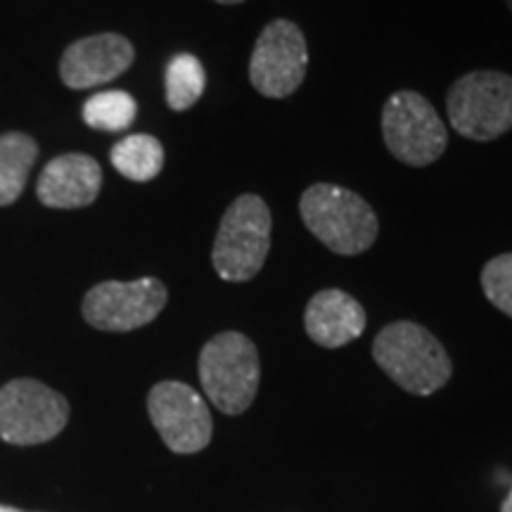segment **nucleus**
Here are the masks:
<instances>
[{
    "mask_svg": "<svg viewBox=\"0 0 512 512\" xmlns=\"http://www.w3.org/2000/svg\"><path fill=\"white\" fill-rule=\"evenodd\" d=\"M304 226L339 256L368 252L380 233L375 209L361 195L335 183H313L299 200Z\"/></svg>",
    "mask_w": 512,
    "mask_h": 512,
    "instance_id": "nucleus-1",
    "label": "nucleus"
},
{
    "mask_svg": "<svg viewBox=\"0 0 512 512\" xmlns=\"http://www.w3.org/2000/svg\"><path fill=\"white\" fill-rule=\"evenodd\" d=\"M373 358L403 392L415 396L439 392L453 373L439 339L413 320H396L380 330L373 342Z\"/></svg>",
    "mask_w": 512,
    "mask_h": 512,
    "instance_id": "nucleus-2",
    "label": "nucleus"
},
{
    "mask_svg": "<svg viewBox=\"0 0 512 512\" xmlns=\"http://www.w3.org/2000/svg\"><path fill=\"white\" fill-rule=\"evenodd\" d=\"M273 219L259 195H240L223 214L211 264L226 283H247L259 275L271 252Z\"/></svg>",
    "mask_w": 512,
    "mask_h": 512,
    "instance_id": "nucleus-3",
    "label": "nucleus"
},
{
    "mask_svg": "<svg viewBox=\"0 0 512 512\" xmlns=\"http://www.w3.org/2000/svg\"><path fill=\"white\" fill-rule=\"evenodd\" d=\"M261 363L254 342L242 332H221L204 344L200 382L207 399L226 415H240L259 392Z\"/></svg>",
    "mask_w": 512,
    "mask_h": 512,
    "instance_id": "nucleus-4",
    "label": "nucleus"
},
{
    "mask_svg": "<svg viewBox=\"0 0 512 512\" xmlns=\"http://www.w3.org/2000/svg\"><path fill=\"white\" fill-rule=\"evenodd\" d=\"M451 126L460 136L489 143L512 128V76L479 69L453 83L446 98Z\"/></svg>",
    "mask_w": 512,
    "mask_h": 512,
    "instance_id": "nucleus-5",
    "label": "nucleus"
},
{
    "mask_svg": "<svg viewBox=\"0 0 512 512\" xmlns=\"http://www.w3.org/2000/svg\"><path fill=\"white\" fill-rule=\"evenodd\" d=\"M384 145L401 164L430 166L446 152L448 131L432 102L415 91H396L382 107Z\"/></svg>",
    "mask_w": 512,
    "mask_h": 512,
    "instance_id": "nucleus-6",
    "label": "nucleus"
},
{
    "mask_svg": "<svg viewBox=\"0 0 512 512\" xmlns=\"http://www.w3.org/2000/svg\"><path fill=\"white\" fill-rule=\"evenodd\" d=\"M69 420V403L36 380H12L0 389V439L34 446L55 439Z\"/></svg>",
    "mask_w": 512,
    "mask_h": 512,
    "instance_id": "nucleus-7",
    "label": "nucleus"
},
{
    "mask_svg": "<svg viewBox=\"0 0 512 512\" xmlns=\"http://www.w3.org/2000/svg\"><path fill=\"white\" fill-rule=\"evenodd\" d=\"M309 69L304 31L290 19L266 24L249 57V81L264 98L283 100L297 93Z\"/></svg>",
    "mask_w": 512,
    "mask_h": 512,
    "instance_id": "nucleus-8",
    "label": "nucleus"
},
{
    "mask_svg": "<svg viewBox=\"0 0 512 512\" xmlns=\"http://www.w3.org/2000/svg\"><path fill=\"white\" fill-rule=\"evenodd\" d=\"M169 299L166 285L157 278H138L131 283L107 280L83 297L81 311L88 325L102 332H131L152 323Z\"/></svg>",
    "mask_w": 512,
    "mask_h": 512,
    "instance_id": "nucleus-9",
    "label": "nucleus"
},
{
    "mask_svg": "<svg viewBox=\"0 0 512 512\" xmlns=\"http://www.w3.org/2000/svg\"><path fill=\"white\" fill-rule=\"evenodd\" d=\"M147 411L159 437L174 453H197L209 446L214 422L204 396L188 384L166 380L152 387Z\"/></svg>",
    "mask_w": 512,
    "mask_h": 512,
    "instance_id": "nucleus-10",
    "label": "nucleus"
},
{
    "mask_svg": "<svg viewBox=\"0 0 512 512\" xmlns=\"http://www.w3.org/2000/svg\"><path fill=\"white\" fill-rule=\"evenodd\" d=\"M136 60L133 43L121 34H95L76 41L64 50L60 76L72 91L105 86L131 67Z\"/></svg>",
    "mask_w": 512,
    "mask_h": 512,
    "instance_id": "nucleus-11",
    "label": "nucleus"
},
{
    "mask_svg": "<svg viewBox=\"0 0 512 512\" xmlns=\"http://www.w3.org/2000/svg\"><path fill=\"white\" fill-rule=\"evenodd\" d=\"M102 169L98 159L69 152L46 164L38 178L36 195L50 209H81L98 200Z\"/></svg>",
    "mask_w": 512,
    "mask_h": 512,
    "instance_id": "nucleus-12",
    "label": "nucleus"
},
{
    "mask_svg": "<svg viewBox=\"0 0 512 512\" xmlns=\"http://www.w3.org/2000/svg\"><path fill=\"white\" fill-rule=\"evenodd\" d=\"M366 309L342 290L313 294L304 313V328L313 342L325 349L347 347L366 332Z\"/></svg>",
    "mask_w": 512,
    "mask_h": 512,
    "instance_id": "nucleus-13",
    "label": "nucleus"
},
{
    "mask_svg": "<svg viewBox=\"0 0 512 512\" xmlns=\"http://www.w3.org/2000/svg\"><path fill=\"white\" fill-rule=\"evenodd\" d=\"M36 157L38 145L27 133L0 136V207H10L19 200Z\"/></svg>",
    "mask_w": 512,
    "mask_h": 512,
    "instance_id": "nucleus-14",
    "label": "nucleus"
},
{
    "mask_svg": "<svg viewBox=\"0 0 512 512\" xmlns=\"http://www.w3.org/2000/svg\"><path fill=\"white\" fill-rule=\"evenodd\" d=\"M112 166L133 183H150L164 166V147L155 136L136 133L112 147Z\"/></svg>",
    "mask_w": 512,
    "mask_h": 512,
    "instance_id": "nucleus-15",
    "label": "nucleus"
},
{
    "mask_svg": "<svg viewBox=\"0 0 512 512\" xmlns=\"http://www.w3.org/2000/svg\"><path fill=\"white\" fill-rule=\"evenodd\" d=\"M166 102L174 112H185L195 107L207 88V72L195 55L181 53L166 67Z\"/></svg>",
    "mask_w": 512,
    "mask_h": 512,
    "instance_id": "nucleus-16",
    "label": "nucleus"
},
{
    "mask_svg": "<svg viewBox=\"0 0 512 512\" xmlns=\"http://www.w3.org/2000/svg\"><path fill=\"white\" fill-rule=\"evenodd\" d=\"M138 117V102L126 91L95 93L83 105V121L98 131H124Z\"/></svg>",
    "mask_w": 512,
    "mask_h": 512,
    "instance_id": "nucleus-17",
    "label": "nucleus"
},
{
    "mask_svg": "<svg viewBox=\"0 0 512 512\" xmlns=\"http://www.w3.org/2000/svg\"><path fill=\"white\" fill-rule=\"evenodd\" d=\"M482 290L491 304L512 318V254H498L482 268Z\"/></svg>",
    "mask_w": 512,
    "mask_h": 512,
    "instance_id": "nucleus-18",
    "label": "nucleus"
},
{
    "mask_svg": "<svg viewBox=\"0 0 512 512\" xmlns=\"http://www.w3.org/2000/svg\"><path fill=\"white\" fill-rule=\"evenodd\" d=\"M501 512H512V489H510L508 498H505L503 505H501Z\"/></svg>",
    "mask_w": 512,
    "mask_h": 512,
    "instance_id": "nucleus-19",
    "label": "nucleus"
},
{
    "mask_svg": "<svg viewBox=\"0 0 512 512\" xmlns=\"http://www.w3.org/2000/svg\"><path fill=\"white\" fill-rule=\"evenodd\" d=\"M216 3H221V5H240V3H245V0H216Z\"/></svg>",
    "mask_w": 512,
    "mask_h": 512,
    "instance_id": "nucleus-20",
    "label": "nucleus"
},
{
    "mask_svg": "<svg viewBox=\"0 0 512 512\" xmlns=\"http://www.w3.org/2000/svg\"><path fill=\"white\" fill-rule=\"evenodd\" d=\"M0 512H19V510L10 508V505H0Z\"/></svg>",
    "mask_w": 512,
    "mask_h": 512,
    "instance_id": "nucleus-21",
    "label": "nucleus"
},
{
    "mask_svg": "<svg viewBox=\"0 0 512 512\" xmlns=\"http://www.w3.org/2000/svg\"><path fill=\"white\" fill-rule=\"evenodd\" d=\"M505 3H508V5H510V10H512V0H505Z\"/></svg>",
    "mask_w": 512,
    "mask_h": 512,
    "instance_id": "nucleus-22",
    "label": "nucleus"
}]
</instances>
